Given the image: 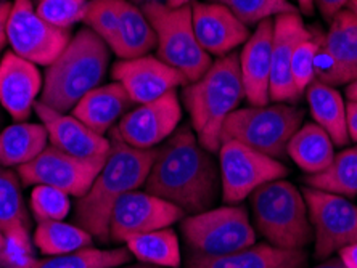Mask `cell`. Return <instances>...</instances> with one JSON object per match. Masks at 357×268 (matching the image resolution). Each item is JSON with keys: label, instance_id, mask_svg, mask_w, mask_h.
Returning <instances> with one entry per match:
<instances>
[{"label": "cell", "instance_id": "obj_10", "mask_svg": "<svg viewBox=\"0 0 357 268\" xmlns=\"http://www.w3.org/2000/svg\"><path fill=\"white\" fill-rule=\"evenodd\" d=\"M13 54L38 66H50L71 40V31L59 29L42 19L33 0H13L7 23Z\"/></svg>", "mask_w": 357, "mask_h": 268}, {"label": "cell", "instance_id": "obj_23", "mask_svg": "<svg viewBox=\"0 0 357 268\" xmlns=\"http://www.w3.org/2000/svg\"><path fill=\"white\" fill-rule=\"evenodd\" d=\"M134 102L118 82L102 84L81 98L73 108L71 114L92 129L93 132L105 135L114 123L129 111Z\"/></svg>", "mask_w": 357, "mask_h": 268}, {"label": "cell", "instance_id": "obj_21", "mask_svg": "<svg viewBox=\"0 0 357 268\" xmlns=\"http://www.w3.org/2000/svg\"><path fill=\"white\" fill-rule=\"evenodd\" d=\"M272 36L274 19L262 21L245 42L238 55L245 100L251 107H266L271 103Z\"/></svg>", "mask_w": 357, "mask_h": 268}, {"label": "cell", "instance_id": "obj_14", "mask_svg": "<svg viewBox=\"0 0 357 268\" xmlns=\"http://www.w3.org/2000/svg\"><path fill=\"white\" fill-rule=\"evenodd\" d=\"M181 207L146 191L134 190L116 203L109 219V239L128 243L130 238L150 231L171 228L183 219Z\"/></svg>", "mask_w": 357, "mask_h": 268}, {"label": "cell", "instance_id": "obj_34", "mask_svg": "<svg viewBox=\"0 0 357 268\" xmlns=\"http://www.w3.org/2000/svg\"><path fill=\"white\" fill-rule=\"evenodd\" d=\"M82 23L92 33H96L113 52L118 40L116 0H89Z\"/></svg>", "mask_w": 357, "mask_h": 268}, {"label": "cell", "instance_id": "obj_27", "mask_svg": "<svg viewBox=\"0 0 357 268\" xmlns=\"http://www.w3.org/2000/svg\"><path fill=\"white\" fill-rule=\"evenodd\" d=\"M287 155L306 173L324 171L335 157V145L330 135L316 123L303 124L288 141Z\"/></svg>", "mask_w": 357, "mask_h": 268}, {"label": "cell", "instance_id": "obj_48", "mask_svg": "<svg viewBox=\"0 0 357 268\" xmlns=\"http://www.w3.org/2000/svg\"><path fill=\"white\" fill-rule=\"evenodd\" d=\"M346 8H349L351 12H353L356 17H357V0H349V3H348V7Z\"/></svg>", "mask_w": 357, "mask_h": 268}, {"label": "cell", "instance_id": "obj_8", "mask_svg": "<svg viewBox=\"0 0 357 268\" xmlns=\"http://www.w3.org/2000/svg\"><path fill=\"white\" fill-rule=\"evenodd\" d=\"M181 230L188 252L203 255L230 254L256 243L248 211L237 204L208 209L182 219Z\"/></svg>", "mask_w": 357, "mask_h": 268}, {"label": "cell", "instance_id": "obj_42", "mask_svg": "<svg viewBox=\"0 0 357 268\" xmlns=\"http://www.w3.org/2000/svg\"><path fill=\"white\" fill-rule=\"evenodd\" d=\"M340 260L346 268H357V243L344 246L338 251Z\"/></svg>", "mask_w": 357, "mask_h": 268}, {"label": "cell", "instance_id": "obj_30", "mask_svg": "<svg viewBox=\"0 0 357 268\" xmlns=\"http://www.w3.org/2000/svg\"><path fill=\"white\" fill-rule=\"evenodd\" d=\"M33 243L40 254L54 257L91 248L93 236L79 225L68 223L65 220H54V222L38 223Z\"/></svg>", "mask_w": 357, "mask_h": 268}, {"label": "cell", "instance_id": "obj_3", "mask_svg": "<svg viewBox=\"0 0 357 268\" xmlns=\"http://www.w3.org/2000/svg\"><path fill=\"white\" fill-rule=\"evenodd\" d=\"M181 97L198 141L218 155L225 120L245 100L238 54L232 52L213 61L198 81L183 86Z\"/></svg>", "mask_w": 357, "mask_h": 268}, {"label": "cell", "instance_id": "obj_38", "mask_svg": "<svg viewBox=\"0 0 357 268\" xmlns=\"http://www.w3.org/2000/svg\"><path fill=\"white\" fill-rule=\"evenodd\" d=\"M36 262L31 238H5L0 248V268H34Z\"/></svg>", "mask_w": 357, "mask_h": 268}, {"label": "cell", "instance_id": "obj_22", "mask_svg": "<svg viewBox=\"0 0 357 268\" xmlns=\"http://www.w3.org/2000/svg\"><path fill=\"white\" fill-rule=\"evenodd\" d=\"M307 260L303 249H280L269 243L224 255H203L188 252L185 268H304Z\"/></svg>", "mask_w": 357, "mask_h": 268}, {"label": "cell", "instance_id": "obj_15", "mask_svg": "<svg viewBox=\"0 0 357 268\" xmlns=\"http://www.w3.org/2000/svg\"><path fill=\"white\" fill-rule=\"evenodd\" d=\"M181 120L182 104L177 92L172 90L126 113L114 132L132 148L155 150L176 132Z\"/></svg>", "mask_w": 357, "mask_h": 268}, {"label": "cell", "instance_id": "obj_16", "mask_svg": "<svg viewBox=\"0 0 357 268\" xmlns=\"http://www.w3.org/2000/svg\"><path fill=\"white\" fill-rule=\"evenodd\" d=\"M112 77L123 86L134 104L150 103L188 84L182 72L150 55L114 63Z\"/></svg>", "mask_w": 357, "mask_h": 268}, {"label": "cell", "instance_id": "obj_25", "mask_svg": "<svg viewBox=\"0 0 357 268\" xmlns=\"http://www.w3.org/2000/svg\"><path fill=\"white\" fill-rule=\"evenodd\" d=\"M314 123L330 135L335 146H346L351 141L346 124V103L335 87L314 81L304 92Z\"/></svg>", "mask_w": 357, "mask_h": 268}, {"label": "cell", "instance_id": "obj_32", "mask_svg": "<svg viewBox=\"0 0 357 268\" xmlns=\"http://www.w3.org/2000/svg\"><path fill=\"white\" fill-rule=\"evenodd\" d=\"M130 262L132 254L128 248L97 249L91 246L71 254L45 257L36 262L34 268H116Z\"/></svg>", "mask_w": 357, "mask_h": 268}, {"label": "cell", "instance_id": "obj_50", "mask_svg": "<svg viewBox=\"0 0 357 268\" xmlns=\"http://www.w3.org/2000/svg\"><path fill=\"white\" fill-rule=\"evenodd\" d=\"M5 244V235H3V231H2V228H0V248H2V246Z\"/></svg>", "mask_w": 357, "mask_h": 268}, {"label": "cell", "instance_id": "obj_39", "mask_svg": "<svg viewBox=\"0 0 357 268\" xmlns=\"http://www.w3.org/2000/svg\"><path fill=\"white\" fill-rule=\"evenodd\" d=\"M349 0H314V7L319 10L325 21H332L335 15L348 7Z\"/></svg>", "mask_w": 357, "mask_h": 268}, {"label": "cell", "instance_id": "obj_18", "mask_svg": "<svg viewBox=\"0 0 357 268\" xmlns=\"http://www.w3.org/2000/svg\"><path fill=\"white\" fill-rule=\"evenodd\" d=\"M34 111L49 134L50 146L81 159L108 157L112 151V140L93 132L73 114L55 111L40 102L36 103Z\"/></svg>", "mask_w": 357, "mask_h": 268}, {"label": "cell", "instance_id": "obj_26", "mask_svg": "<svg viewBox=\"0 0 357 268\" xmlns=\"http://www.w3.org/2000/svg\"><path fill=\"white\" fill-rule=\"evenodd\" d=\"M49 146V134L40 123H17L0 132V166L20 167Z\"/></svg>", "mask_w": 357, "mask_h": 268}, {"label": "cell", "instance_id": "obj_33", "mask_svg": "<svg viewBox=\"0 0 357 268\" xmlns=\"http://www.w3.org/2000/svg\"><path fill=\"white\" fill-rule=\"evenodd\" d=\"M208 2L227 7L248 28L258 26L272 17L275 18L278 15L298 12L290 0H208Z\"/></svg>", "mask_w": 357, "mask_h": 268}, {"label": "cell", "instance_id": "obj_47", "mask_svg": "<svg viewBox=\"0 0 357 268\" xmlns=\"http://www.w3.org/2000/svg\"><path fill=\"white\" fill-rule=\"evenodd\" d=\"M116 268H161V267H155V265H146V264H126V265H121Z\"/></svg>", "mask_w": 357, "mask_h": 268}, {"label": "cell", "instance_id": "obj_2", "mask_svg": "<svg viewBox=\"0 0 357 268\" xmlns=\"http://www.w3.org/2000/svg\"><path fill=\"white\" fill-rule=\"evenodd\" d=\"M112 151L105 161L92 187L77 199L75 223L87 230L93 238L108 244L109 219L113 209L124 194L144 185L155 159V150H139L126 145L113 132Z\"/></svg>", "mask_w": 357, "mask_h": 268}, {"label": "cell", "instance_id": "obj_24", "mask_svg": "<svg viewBox=\"0 0 357 268\" xmlns=\"http://www.w3.org/2000/svg\"><path fill=\"white\" fill-rule=\"evenodd\" d=\"M118 3V40L113 54L119 60L149 55L156 47V36L145 13L129 0H116Z\"/></svg>", "mask_w": 357, "mask_h": 268}, {"label": "cell", "instance_id": "obj_44", "mask_svg": "<svg viewBox=\"0 0 357 268\" xmlns=\"http://www.w3.org/2000/svg\"><path fill=\"white\" fill-rule=\"evenodd\" d=\"M346 98L348 102H357V79L346 87Z\"/></svg>", "mask_w": 357, "mask_h": 268}, {"label": "cell", "instance_id": "obj_37", "mask_svg": "<svg viewBox=\"0 0 357 268\" xmlns=\"http://www.w3.org/2000/svg\"><path fill=\"white\" fill-rule=\"evenodd\" d=\"M89 0H39L34 2L36 12L42 19L59 29H71L81 23Z\"/></svg>", "mask_w": 357, "mask_h": 268}, {"label": "cell", "instance_id": "obj_35", "mask_svg": "<svg viewBox=\"0 0 357 268\" xmlns=\"http://www.w3.org/2000/svg\"><path fill=\"white\" fill-rule=\"evenodd\" d=\"M71 196L59 188L38 185L31 193V214L38 223L65 220L71 212Z\"/></svg>", "mask_w": 357, "mask_h": 268}, {"label": "cell", "instance_id": "obj_17", "mask_svg": "<svg viewBox=\"0 0 357 268\" xmlns=\"http://www.w3.org/2000/svg\"><path fill=\"white\" fill-rule=\"evenodd\" d=\"M311 34L298 12L278 15L274 19L271 61V102L295 104L301 100L291 77V58L296 45Z\"/></svg>", "mask_w": 357, "mask_h": 268}, {"label": "cell", "instance_id": "obj_9", "mask_svg": "<svg viewBox=\"0 0 357 268\" xmlns=\"http://www.w3.org/2000/svg\"><path fill=\"white\" fill-rule=\"evenodd\" d=\"M220 193L229 206L243 203L266 183L288 175L287 166L237 140L224 139L219 148Z\"/></svg>", "mask_w": 357, "mask_h": 268}, {"label": "cell", "instance_id": "obj_45", "mask_svg": "<svg viewBox=\"0 0 357 268\" xmlns=\"http://www.w3.org/2000/svg\"><path fill=\"white\" fill-rule=\"evenodd\" d=\"M314 268H346V267L343 265V262H341L340 259H330V260L324 262V264H320V265L314 267Z\"/></svg>", "mask_w": 357, "mask_h": 268}, {"label": "cell", "instance_id": "obj_40", "mask_svg": "<svg viewBox=\"0 0 357 268\" xmlns=\"http://www.w3.org/2000/svg\"><path fill=\"white\" fill-rule=\"evenodd\" d=\"M10 10H12V2H0V54H2L5 47L8 45L7 23Z\"/></svg>", "mask_w": 357, "mask_h": 268}, {"label": "cell", "instance_id": "obj_29", "mask_svg": "<svg viewBox=\"0 0 357 268\" xmlns=\"http://www.w3.org/2000/svg\"><path fill=\"white\" fill-rule=\"evenodd\" d=\"M126 248L140 264L161 268L181 267V246H178L176 231L171 228H161L134 236L126 243Z\"/></svg>", "mask_w": 357, "mask_h": 268}, {"label": "cell", "instance_id": "obj_46", "mask_svg": "<svg viewBox=\"0 0 357 268\" xmlns=\"http://www.w3.org/2000/svg\"><path fill=\"white\" fill-rule=\"evenodd\" d=\"M165 2L172 8H177V7H183V5H192L193 2H197V0H165Z\"/></svg>", "mask_w": 357, "mask_h": 268}, {"label": "cell", "instance_id": "obj_5", "mask_svg": "<svg viewBox=\"0 0 357 268\" xmlns=\"http://www.w3.org/2000/svg\"><path fill=\"white\" fill-rule=\"evenodd\" d=\"M250 204L256 228L275 248L304 249L314 239L306 201L293 183H266L251 193Z\"/></svg>", "mask_w": 357, "mask_h": 268}, {"label": "cell", "instance_id": "obj_12", "mask_svg": "<svg viewBox=\"0 0 357 268\" xmlns=\"http://www.w3.org/2000/svg\"><path fill=\"white\" fill-rule=\"evenodd\" d=\"M105 161L81 159L49 145L36 159L17 167V173L26 187H54L79 199L92 187Z\"/></svg>", "mask_w": 357, "mask_h": 268}, {"label": "cell", "instance_id": "obj_28", "mask_svg": "<svg viewBox=\"0 0 357 268\" xmlns=\"http://www.w3.org/2000/svg\"><path fill=\"white\" fill-rule=\"evenodd\" d=\"M21 185L17 171L0 166V228L5 238H31V214Z\"/></svg>", "mask_w": 357, "mask_h": 268}, {"label": "cell", "instance_id": "obj_19", "mask_svg": "<svg viewBox=\"0 0 357 268\" xmlns=\"http://www.w3.org/2000/svg\"><path fill=\"white\" fill-rule=\"evenodd\" d=\"M44 87L38 65L7 52L0 60V107L17 123H26Z\"/></svg>", "mask_w": 357, "mask_h": 268}, {"label": "cell", "instance_id": "obj_31", "mask_svg": "<svg viewBox=\"0 0 357 268\" xmlns=\"http://www.w3.org/2000/svg\"><path fill=\"white\" fill-rule=\"evenodd\" d=\"M304 182L320 191L344 198L357 196V146L340 151L324 171L307 173Z\"/></svg>", "mask_w": 357, "mask_h": 268}, {"label": "cell", "instance_id": "obj_6", "mask_svg": "<svg viewBox=\"0 0 357 268\" xmlns=\"http://www.w3.org/2000/svg\"><path fill=\"white\" fill-rule=\"evenodd\" d=\"M140 8L155 31L160 60L182 72L188 84L198 81L213 65V60L195 36L192 5L172 8L166 2H150Z\"/></svg>", "mask_w": 357, "mask_h": 268}, {"label": "cell", "instance_id": "obj_1", "mask_svg": "<svg viewBox=\"0 0 357 268\" xmlns=\"http://www.w3.org/2000/svg\"><path fill=\"white\" fill-rule=\"evenodd\" d=\"M144 187L183 212H204L220 193L219 161L199 143L190 125H182L156 148Z\"/></svg>", "mask_w": 357, "mask_h": 268}, {"label": "cell", "instance_id": "obj_43", "mask_svg": "<svg viewBox=\"0 0 357 268\" xmlns=\"http://www.w3.org/2000/svg\"><path fill=\"white\" fill-rule=\"evenodd\" d=\"M298 8L301 10L304 15H309V17H311L314 10H316V7H314V0H298Z\"/></svg>", "mask_w": 357, "mask_h": 268}, {"label": "cell", "instance_id": "obj_20", "mask_svg": "<svg viewBox=\"0 0 357 268\" xmlns=\"http://www.w3.org/2000/svg\"><path fill=\"white\" fill-rule=\"evenodd\" d=\"M192 21L199 45L211 56L232 54L251 36L248 26L220 3L193 2Z\"/></svg>", "mask_w": 357, "mask_h": 268}, {"label": "cell", "instance_id": "obj_7", "mask_svg": "<svg viewBox=\"0 0 357 268\" xmlns=\"http://www.w3.org/2000/svg\"><path fill=\"white\" fill-rule=\"evenodd\" d=\"M304 111L295 104L274 103L266 107L238 108L229 116L222 140L232 139L275 159L287 156L291 136L303 125Z\"/></svg>", "mask_w": 357, "mask_h": 268}, {"label": "cell", "instance_id": "obj_51", "mask_svg": "<svg viewBox=\"0 0 357 268\" xmlns=\"http://www.w3.org/2000/svg\"><path fill=\"white\" fill-rule=\"evenodd\" d=\"M0 124H2V113H0Z\"/></svg>", "mask_w": 357, "mask_h": 268}, {"label": "cell", "instance_id": "obj_36", "mask_svg": "<svg viewBox=\"0 0 357 268\" xmlns=\"http://www.w3.org/2000/svg\"><path fill=\"white\" fill-rule=\"evenodd\" d=\"M320 34L322 31H312L306 39H303L296 45L291 58V77L295 82L299 95L304 97L307 87L316 81V71H314V61L319 52Z\"/></svg>", "mask_w": 357, "mask_h": 268}, {"label": "cell", "instance_id": "obj_4", "mask_svg": "<svg viewBox=\"0 0 357 268\" xmlns=\"http://www.w3.org/2000/svg\"><path fill=\"white\" fill-rule=\"evenodd\" d=\"M108 65L109 47L89 28L79 29L47 66L39 102L55 111H73L82 97L102 86Z\"/></svg>", "mask_w": 357, "mask_h": 268}, {"label": "cell", "instance_id": "obj_13", "mask_svg": "<svg viewBox=\"0 0 357 268\" xmlns=\"http://www.w3.org/2000/svg\"><path fill=\"white\" fill-rule=\"evenodd\" d=\"M314 71L316 81L335 88L357 79V17L349 8L335 15L320 34Z\"/></svg>", "mask_w": 357, "mask_h": 268}, {"label": "cell", "instance_id": "obj_41", "mask_svg": "<svg viewBox=\"0 0 357 268\" xmlns=\"http://www.w3.org/2000/svg\"><path fill=\"white\" fill-rule=\"evenodd\" d=\"M346 124L349 139L357 143V102L346 103Z\"/></svg>", "mask_w": 357, "mask_h": 268}, {"label": "cell", "instance_id": "obj_11", "mask_svg": "<svg viewBox=\"0 0 357 268\" xmlns=\"http://www.w3.org/2000/svg\"><path fill=\"white\" fill-rule=\"evenodd\" d=\"M314 230L317 259L357 243V206L344 196L306 187L301 191Z\"/></svg>", "mask_w": 357, "mask_h": 268}, {"label": "cell", "instance_id": "obj_49", "mask_svg": "<svg viewBox=\"0 0 357 268\" xmlns=\"http://www.w3.org/2000/svg\"><path fill=\"white\" fill-rule=\"evenodd\" d=\"M150 2H162V0H132V3H140V5L150 3Z\"/></svg>", "mask_w": 357, "mask_h": 268}, {"label": "cell", "instance_id": "obj_52", "mask_svg": "<svg viewBox=\"0 0 357 268\" xmlns=\"http://www.w3.org/2000/svg\"><path fill=\"white\" fill-rule=\"evenodd\" d=\"M33 2H39V0H33Z\"/></svg>", "mask_w": 357, "mask_h": 268}]
</instances>
